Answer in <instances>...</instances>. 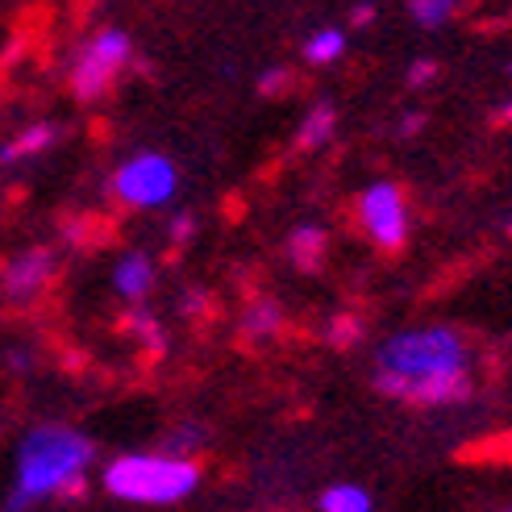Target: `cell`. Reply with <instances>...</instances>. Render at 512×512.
Segmentation results:
<instances>
[{
    "label": "cell",
    "mask_w": 512,
    "mask_h": 512,
    "mask_svg": "<svg viewBox=\"0 0 512 512\" xmlns=\"http://www.w3.org/2000/svg\"><path fill=\"white\" fill-rule=\"evenodd\" d=\"M375 388L392 400L438 408L471 396L467 342L446 325H421L392 334L375 350Z\"/></svg>",
    "instance_id": "6da1fadb"
},
{
    "label": "cell",
    "mask_w": 512,
    "mask_h": 512,
    "mask_svg": "<svg viewBox=\"0 0 512 512\" xmlns=\"http://www.w3.org/2000/svg\"><path fill=\"white\" fill-rule=\"evenodd\" d=\"M96 446L84 433L67 425H38L21 438L17 446V479L9 512H21L25 504L46 500V496H80L84 492V471L92 467Z\"/></svg>",
    "instance_id": "7a4b0ae2"
},
{
    "label": "cell",
    "mask_w": 512,
    "mask_h": 512,
    "mask_svg": "<svg viewBox=\"0 0 512 512\" xmlns=\"http://www.w3.org/2000/svg\"><path fill=\"white\" fill-rule=\"evenodd\" d=\"M200 488L192 458L167 454H121L105 467V492L125 504H179Z\"/></svg>",
    "instance_id": "3957f363"
},
{
    "label": "cell",
    "mask_w": 512,
    "mask_h": 512,
    "mask_svg": "<svg viewBox=\"0 0 512 512\" xmlns=\"http://www.w3.org/2000/svg\"><path fill=\"white\" fill-rule=\"evenodd\" d=\"M134 55V42L125 30H117V25H105V30H96L84 46H80V55L71 59V92L75 100H100L113 80H117V71L130 63Z\"/></svg>",
    "instance_id": "277c9868"
},
{
    "label": "cell",
    "mask_w": 512,
    "mask_h": 512,
    "mask_svg": "<svg viewBox=\"0 0 512 512\" xmlns=\"http://www.w3.org/2000/svg\"><path fill=\"white\" fill-rule=\"evenodd\" d=\"M175 188H179V171L159 150L125 159L113 175V192L121 204H130V209H159V204H167L175 196Z\"/></svg>",
    "instance_id": "5b68a950"
},
{
    "label": "cell",
    "mask_w": 512,
    "mask_h": 512,
    "mask_svg": "<svg viewBox=\"0 0 512 512\" xmlns=\"http://www.w3.org/2000/svg\"><path fill=\"white\" fill-rule=\"evenodd\" d=\"M358 217H363L367 238L383 250H400L408 238V209H404V192L392 179H379L358 200Z\"/></svg>",
    "instance_id": "8992f818"
},
{
    "label": "cell",
    "mask_w": 512,
    "mask_h": 512,
    "mask_svg": "<svg viewBox=\"0 0 512 512\" xmlns=\"http://www.w3.org/2000/svg\"><path fill=\"white\" fill-rule=\"evenodd\" d=\"M50 275H55V254L38 246V250H21L5 267V279H0V284H5L9 300H30L50 284Z\"/></svg>",
    "instance_id": "52a82bcc"
},
{
    "label": "cell",
    "mask_w": 512,
    "mask_h": 512,
    "mask_svg": "<svg viewBox=\"0 0 512 512\" xmlns=\"http://www.w3.org/2000/svg\"><path fill=\"white\" fill-rule=\"evenodd\" d=\"M150 284H155V263H150L142 250L121 254L117 267H113V292L121 300H142L150 292Z\"/></svg>",
    "instance_id": "ba28073f"
},
{
    "label": "cell",
    "mask_w": 512,
    "mask_h": 512,
    "mask_svg": "<svg viewBox=\"0 0 512 512\" xmlns=\"http://www.w3.org/2000/svg\"><path fill=\"white\" fill-rule=\"evenodd\" d=\"M59 142V125L55 121H38L30 130H21L5 150H0V163H21V159H34L42 150H50Z\"/></svg>",
    "instance_id": "9c48e42d"
},
{
    "label": "cell",
    "mask_w": 512,
    "mask_h": 512,
    "mask_svg": "<svg viewBox=\"0 0 512 512\" xmlns=\"http://www.w3.org/2000/svg\"><path fill=\"white\" fill-rule=\"evenodd\" d=\"M325 246H329V238H325L321 225H300L288 238V254H292V263L300 271H317L321 259H325Z\"/></svg>",
    "instance_id": "30bf717a"
},
{
    "label": "cell",
    "mask_w": 512,
    "mask_h": 512,
    "mask_svg": "<svg viewBox=\"0 0 512 512\" xmlns=\"http://www.w3.org/2000/svg\"><path fill=\"white\" fill-rule=\"evenodd\" d=\"M334 130H338L334 105H317L309 117H304L300 134H296V146H300V150H317V146H325L329 138H334Z\"/></svg>",
    "instance_id": "8fae6325"
},
{
    "label": "cell",
    "mask_w": 512,
    "mask_h": 512,
    "mask_svg": "<svg viewBox=\"0 0 512 512\" xmlns=\"http://www.w3.org/2000/svg\"><path fill=\"white\" fill-rule=\"evenodd\" d=\"M346 55V34L334 30V25H325V30L309 34V42H304V59H309L313 67H325V63H338Z\"/></svg>",
    "instance_id": "7c38bea8"
},
{
    "label": "cell",
    "mask_w": 512,
    "mask_h": 512,
    "mask_svg": "<svg viewBox=\"0 0 512 512\" xmlns=\"http://www.w3.org/2000/svg\"><path fill=\"white\" fill-rule=\"evenodd\" d=\"M321 512H371V496L358 483H334L321 492Z\"/></svg>",
    "instance_id": "4fadbf2b"
},
{
    "label": "cell",
    "mask_w": 512,
    "mask_h": 512,
    "mask_svg": "<svg viewBox=\"0 0 512 512\" xmlns=\"http://www.w3.org/2000/svg\"><path fill=\"white\" fill-rule=\"evenodd\" d=\"M242 329H246V338H254V342L271 338L275 329H279V304H271V300L250 304V313L242 317Z\"/></svg>",
    "instance_id": "5bb4252c"
},
{
    "label": "cell",
    "mask_w": 512,
    "mask_h": 512,
    "mask_svg": "<svg viewBox=\"0 0 512 512\" xmlns=\"http://www.w3.org/2000/svg\"><path fill=\"white\" fill-rule=\"evenodd\" d=\"M408 13H413L417 25H425V30H438L442 21H450L454 5L450 0H417V5H408Z\"/></svg>",
    "instance_id": "9a60e30c"
},
{
    "label": "cell",
    "mask_w": 512,
    "mask_h": 512,
    "mask_svg": "<svg viewBox=\"0 0 512 512\" xmlns=\"http://www.w3.org/2000/svg\"><path fill=\"white\" fill-rule=\"evenodd\" d=\"M204 442V429H196V425H184V429H175L171 438H167V458H184L188 450H196Z\"/></svg>",
    "instance_id": "2e32d148"
},
{
    "label": "cell",
    "mask_w": 512,
    "mask_h": 512,
    "mask_svg": "<svg viewBox=\"0 0 512 512\" xmlns=\"http://www.w3.org/2000/svg\"><path fill=\"white\" fill-rule=\"evenodd\" d=\"M358 338H363V325H358L350 313H342V317L329 321V342H334V346H350V342H358Z\"/></svg>",
    "instance_id": "e0dca14e"
},
{
    "label": "cell",
    "mask_w": 512,
    "mask_h": 512,
    "mask_svg": "<svg viewBox=\"0 0 512 512\" xmlns=\"http://www.w3.org/2000/svg\"><path fill=\"white\" fill-rule=\"evenodd\" d=\"M433 75H438V59H417L413 67H408V84L413 88H421V84H429Z\"/></svg>",
    "instance_id": "ac0fdd59"
},
{
    "label": "cell",
    "mask_w": 512,
    "mask_h": 512,
    "mask_svg": "<svg viewBox=\"0 0 512 512\" xmlns=\"http://www.w3.org/2000/svg\"><path fill=\"white\" fill-rule=\"evenodd\" d=\"M192 234H196V217H192V213H175V221H171V242L184 246Z\"/></svg>",
    "instance_id": "d6986e66"
},
{
    "label": "cell",
    "mask_w": 512,
    "mask_h": 512,
    "mask_svg": "<svg viewBox=\"0 0 512 512\" xmlns=\"http://www.w3.org/2000/svg\"><path fill=\"white\" fill-rule=\"evenodd\" d=\"M284 80H288V75H284V71H267L259 88H263V92H279V88H284Z\"/></svg>",
    "instance_id": "ffe728a7"
},
{
    "label": "cell",
    "mask_w": 512,
    "mask_h": 512,
    "mask_svg": "<svg viewBox=\"0 0 512 512\" xmlns=\"http://www.w3.org/2000/svg\"><path fill=\"white\" fill-rule=\"evenodd\" d=\"M371 17H375V9H371V5H358V9H354V25H367Z\"/></svg>",
    "instance_id": "44dd1931"
},
{
    "label": "cell",
    "mask_w": 512,
    "mask_h": 512,
    "mask_svg": "<svg viewBox=\"0 0 512 512\" xmlns=\"http://www.w3.org/2000/svg\"><path fill=\"white\" fill-rule=\"evenodd\" d=\"M400 130H404V134H413V130H421V113H417V117H404V125H400Z\"/></svg>",
    "instance_id": "7402d4cb"
},
{
    "label": "cell",
    "mask_w": 512,
    "mask_h": 512,
    "mask_svg": "<svg viewBox=\"0 0 512 512\" xmlns=\"http://www.w3.org/2000/svg\"><path fill=\"white\" fill-rule=\"evenodd\" d=\"M500 121H512V100H508V105H500Z\"/></svg>",
    "instance_id": "603a6c76"
},
{
    "label": "cell",
    "mask_w": 512,
    "mask_h": 512,
    "mask_svg": "<svg viewBox=\"0 0 512 512\" xmlns=\"http://www.w3.org/2000/svg\"><path fill=\"white\" fill-rule=\"evenodd\" d=\"M508 238H512V221H508Z\"/></svg>",
    "instance_id": "cb8c5ba5"
},
{
    "label": "cell",
    "mask_w": 512,
    "mask_h": 512,
    "mask_svg": "<svg viewBox=\"0 0 512 512\" xmlns=\"http://www.w3.org/2000/svg\"><path fill=\"white\" fill-rule=\"evenodd\" d=\"M504 512H512V508H504Z\"/></svg>",
    "instance_id": "d4e9b609"
}]
</instances>
